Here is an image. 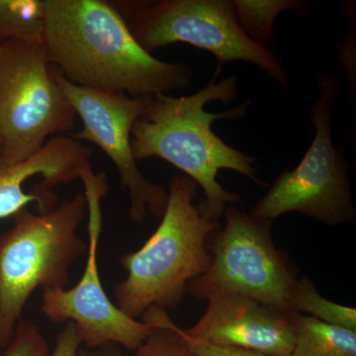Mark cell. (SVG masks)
<instances>
[{"label":"cell","mask_w":356,"mask_h":356,"mask_svg":"<svg viewBox=\"0 0 356 356\" xmlns=\"http://www.w3.org/2000/svg\"><path fill=\"white\" fill-rule=\"evenodd\" d=\"M44 8L49 62L74 86L132 97L191 86V67L145 50L113 2L44 0Z\"/></svg>","instance_id":"6da1fadb"},{"label":"cell","mask_w":356,"mask_h":356,"mask_svg":"<svg viewBox=\"0 0 356 356\" xmlns=\"http://www.w3.org/2000/svg\"><path fill=\"white\" fill-rule=\"evenodd\" d=\"M220 70L217 67L210 83L195 95L153 96L131 132L136 161L159 158L184 172L203 189L204 198L198 206L212 221H219L227 206L241 200L238 194L218 182L220 170H233L259 186L266 185L257 177V159L229 146L213 131L215 120L245 116L250 104L248 102L222 113L206 111L208 103H229L238 96L236 77L217 81Z\"/></svg>","instance_id":"7a4b0ae2"},{"label":"cell","mask_w":356,"mask_h":356,"mask_svg":"<svg viewBox=\"0 0 356 356\" xmlns=\"http://www.w3.org/2000/svg\"><path fill=\"white\" fill-rule=\"evenodd\" d=\"M197 188L189 177H173L158 229L142 248L120 257L127 277L114 287L115 304L129 317H142L152 307L177 308L188 283L207 271L208 241L220 222L201 212Z\"/></svg>","instance_id":"3957f363"},{"label":"cell","mask_w":356,"mask_h":356,"mask_svg":"<svg viewBox=\"0 0 356 356\" xmlns=\"http://www.w3.org/2000/svg\"><path fill=\"white\" fill-rule=\"evenodd\" d=\"M86 208L83 193L47 212L26 208L0 236V350L10 343L33 293L67 288L70 267L88 252L79 235Z\"/></svg>","instance_id":"277c9868"},{"label":"cell","mask_w":356,"mask_h":356,"mask_svg":"<svg viewBox=\"0 0 356 356\" xmlns=\"http://www.w3.org/2000/svg\"><path fill=\"white\" fill-rule=\"evenodd\" d=\"M318 98L310 109L315 137L298 165L276 178L250 214L271 221L300 213L330 227L353 224L356 209L350 168L341 149L332 144V117L343 83L334 74L318 76Z\"/></svg>","instance_id":"5b68a950"},{"label":"cell","mask_w":356,"mask_h":356,"mask_svg":"<svg viewBox=\"0 0 356 356\" xmlns=\"http://www.w3.org/2000/svg\"><path fill=\"white\" fill-rule=\"evenodd\" d=\"M76 119L44 42L0 41V158L22 163L51 138L74 130Z\"/></svg>","instance_id":"8992f818"},{"label":"cell","mask_w":356,"mask_h":356,"mask_svg":"<svg viewBox=\"0 0 356 356\" xmlns=\"http://www.w3.org/2000/svg\"><path fill=\"white\" fill-rule=\"evenodd\" d=\"M138 43L149 53L177 43L209 51L219 65H257L288 88V72L270 49L252 41L238 24L229 0L114 1Z\"/></svg>","instance_id":"52a82bcc"},{"label":"cell","mask_w":356,"mask_h":356,"mask_svg":"<svg viewBox=\"0 0 356 356\" xmlns=\"http://www.w3.org/2000/svg\"><path fill=\"white\" fill-rule=\"evenodd\" d=\"M225 226L208 241L207 271L191 281L186 291L197 299L236 294L266 305L291 311L297 276L289 259L274 245L271 221L227 206ZM293 313V312H292Z\"/></svg>","instance_id":"ba28073f"},{"label":"cell","mask_w":356,"mask_h":356,"mask_svg":"<svg viewBox=\"0 0 356 356\" xmlns=\"http://www.w3.org/2000/svg\"><path fill=\"white\" fill-rule=\"evenodd\" d=\"M51 70L83 122V129L72 134V139L92 143L111 159L118 172L122 188L129 194L131 220L143 222L149 213L156 217L163 216L168 192L143 175L131 146L134 124L153 96L132 97L81 88L67 81L55 67H51Z\"/></svg>","instance_id":"9c48e42d"},{"label":"cell","mask_w":356,"mask_h":356,"mask_svg":"<svg viewBox=\"0 0 356 356\" xmlns=\"http://www.w3.org/2000/svg\"><path fill=\"white\" fill-rule=\"evenodd\" d=\"M102 219L89 220L88 257L81 280L70 289H44L41 311L53 323H74L88 350L121 346L136 351L149 334V325L126 315L109 298L100 280L97 248Z\"/></svg>","instance_id":"30bf717a"},{"label":"cell","mask_w":356,"mask_h":356,"mask_svg":"<svg viewBox=\"0 0 356 356\" xmlns=\"http://www.w3.org/2000/svg\"><path fill=\"white\" fill-rule=\"evenodd\" d=\"M91 154L72 137L58 135L22 163L13 165L0 158V219L13 218L30 204L41 213L57 207L55 185L79 179L86 194L106 191V175L95 172Z\"/></svg>","instance_id":"8fae6325"},{"label":"cell","mask_w":356,"mask_h":356,"mask_svg":"<svg viewBox=\"0 0 356 356\" xmlns=\"http://www.w3.org/2000/svg\"><path fill=\"white\" fill-rule=\"evenodd\" d=\"M195 325L184 330L195 341L257 351L266 356H289L294 344L292 312L266 305L242 295L208 299Z\"/></svg>","instance_id":"7c38bea8"},{"label":"cell","mask_w":356,"mask_h":356,"mask_svg":"<svg viewBox=\"0 0 356 356\" xmlns=\"http://www.w3.org/2000/svg\"><path fill=\"white\" fill-rule=\"evenodd\" d=\"M294 344L289 356H356V332L293 314Z\"/></svg>","instance_id":"4fadbf2b"},{"label":"cell","mask_w":356,"mask_h":356,"mask_svg":"<svg viewBox=\"0 0 356 356\" xmlns=\"http://www.w3.org/2000/svg\"><path fill=\"white\" fill-rule=\"evenodd\" d=\"M238 24L252 41L269 49L275 43L274 23L284 10H292L300 15L309 11L307 1L299 0H234Z\"/></svg>","instance_id":"5bb4252c"},{"label":"cell","mask_w":356,"mask_h":356,"mask_svg":"<svg viewBox=\"0 0 356 356\" xmlns=\"http://www.w3.org/2000/svg\"><path fill=\"white\" fill-rule=\"evenodd\" d=\"M293 313L304 314L322 322L356 332V310L325 298L315 283L307 277L297 280L291 295Z\"/></svg>","instance_id":"9a60e30c"},{"label":"cell","mask_w":356,"mask_h":356,"mask_svg":"<svg viewBox=\"0 0 356 356\" xmlns=\"http://www.w3.org/2000/svg\"><path fill=\"white\" fill-rule=\"evenodd\" d=\"M44 0H0V41H43Z\"/></svg>","instance_id":"2e32d148"},{"label":"cell","mask_w":356,"mask_h":356,"mask_svg":"<svg viewBox=\"0 0 356 356\" xmlns=\"http://www.w3.org/2000/svg\"><path fill=\"white\" fill-rule=\"evenodd\" d=\"M142 321L149 325V334L135 356H193L182 329L173 323L168 311L152 307L143 314Z\"/></svg>","instance_id":"e0dca14e"},{"label":"cell","mask_w":356,"mask_h":356,"mask_svg":"<svg viewBox=\"0 0 356 356\" xmlns=\"http://www.w3.org/2000/svg\"><path fill=\"white\" fill-rule=\"evenodd\" d=\"M46 339L32 321L21 318L3 356H49Z\"/></svg>","instance_id":"ac0fdd59"},{"label":"cell","mask_w":356,"mask_h":356,"mask_svg":"<svg viewBox=\"0 0 356 356\" xmlns=\"http://www.w3.org/2000/svg\"><path fill=\"white\" fill-rule=\"evenodd\" d=\"M182 334H184L185 343L193 356H266L257 353V351L233 348V346H216V344L195 341V339L187 337L184 334V330H182Z\"/></svg>","instance_id":"d6986e66"},{"label":"cell","mask_w":356,"mask_h":356,"mask_svg":"<svg viewBox=\"0 0 356 356\" xmlns=\"http://www.w3.org/2000/svg\"><path fill=\"white\" fill-rule=\"evenodd\" d=\"M81 343L74 323H65L56 339L55 348L49 356H77Z\"/></svg>","instance_id":"ffe728a7"},{"label":"cell","mask_w":356,"mask_h":356,"mask_svg":"<svg viewBox=\"0 0 356 356\" xmlns=\"http://www.w3.org/2000/svg\"><path fill=\"white\" fill-rule=\"evenodd\" d=\"M77 356H125L120 351L114 348L113 346H103V348L88 350V348H79Z\"/></svg>","instance_id":"44dd1931"}]
</instances>
